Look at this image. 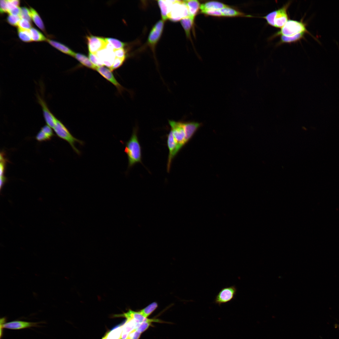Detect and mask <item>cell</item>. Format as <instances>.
Masks as SVG:
<instances>
[{
    "mask_svg": "<svg viewBox=\"0 0 339 339\" xmlns=\"http://www.w3.org/2000/svg\"><path fill=\"white\" fill-rule=\"evenodd\" d=\"M167 142L169 150L167 170L169 173L170 170L172 160L180 150L171 130L167 136Z\"/></svg>",
    "mask_w": 339,
    "mask_h": 339,
    "instance_id": "obj_9",
    "label": "cell"
},
{
    "mask_svg": "<svg viewBox=\"0 0 339 339\" xmlns=\"http://www.w3.org/2000/svg\"><path fill=\"white\" fill-rule=\"evenodd\" d=\"M123 324L115 327L107 332L104 336L106 339H121Z\"/></svg>",
    "mask_w": 339,
    "mask_h": 339,
    "instance_id": "obj_24",
    "label": "cell"
},
{
    "mask_svg": "<svg viewBox=\"0 0 339 339\" xmlns=\"http://www.w3.org/2000/svg\"><path fill=\"white\" fill-rule=\"evenodd\" d=\"M103 65L110 69L116 57L114 50L107 47L96 54Z\"/></svg>",
    "mask_w": 339,
    "mask_h": 339,
    "instance_id": "obj_12",
    "label": "cell"
},
{
    "mask_svg": "<svg viewBox=\"0 0 339 339\" xmlns=\"http://www.w3.org/2000/svg\"><path fill=\"white\" fill-rule=\"evenodd\" d=\"M102 339H106V338H105V337H103V338H102Z\"/></svg>",
    "mask_w": 339,
    "mask_h": 339,
    "instance_id": "obj_48",
    "label": "cell"
},
{
    "mask_svg": "<svg viewBox=\"0 0 339 339\" xmlns=\"http://www.w3.org/2000/svg\"><path fill=\"white\" fill-rule=\"evenodd\" d=\"M189 16L184 1L175 0L171 6L168 15V19L177 22Z\"/></svg>",
    "mask_w": 339,
    "mask_h": 339,
    "instance_id": "obj_4",
    "label": "cell"
},
{
    "mask_svg": "<svg viewBox=\"0 0 339 339\" xmlns=\"http://www.w3.org/2000/svg\"><path fill=\"white\" fill-rule=\"evenodd\" d=\"M126 319L125 322L123 324L121 339H127L130 332L135 329L140 324L135 320L130 318Z\"/></svg>",
    "mask_w": 339,
    "mask_h": 339,
    "instance_id": "obj_16",
    "label": "cell"
},
{
    "mask_svg": "<svg viewBox=\"0 0 339 339\" xmlns=\"http://www.w3.org/2000/svg\"><path fill=\"white\" fill-rule=\"evenodd\" d=\"M38 323L31 322L21 321H14L4 323L1 326L2 328L13 330H19L33 326H37Z\"/></svg>",
    "mask_w": 339,
    "mask_h": 339,
    "instance_id": "obj_14",
    "label": "cell"
},
{
    "mask_svg": "<svg viewBox=\"0 0 339 339\" xmlns=\"http://www.w3.org/2000/svg\"><path fill=\"white\" fill-rule=\"evenodd\" d=\"M158 307V303L155 302H153L138 312L144 317L147 318Z\"/></svg>",
    "mask_w": 339,
    "mask_h": 339,
    "instance_id": "obj_28",
    "label": "cell"
},
{
    "mask_svg": "<svg viewBox=\"0 0 339 339\" xmlns=\"http://www.w3.org/2000/svg\"><path fill=\"white\" fill-rule=\"evenodd\" d=\"M203 13L213 16H223L222 14L220 9L208 11L205 12Z\"/></svg>",
    "mask_w": 339,
    "mask_h": 339,
    "instance_id": "obj_42",
    "label": "cell"
},
{
    "mask_svg": "<svg viewBox=\"0 0 339 339\" xmlns=\"http://www.w3.org/2000/svg\"><path fill=\"white\" fill-rule=\"evenodd\" d=\"M228 7V5L222 3L211 1L201 4L200 9L201 12L203 13L206 11L215 10H219Z\"/></svg>",
    "mask_w": 339,
    "mask_h": 339,
    "instance_id": "obj_19",
    "label": "cell"
},
{
    "mask_svg": "<svg viewBox=\"0 0 339 339\" xmlns=\"http://www.w3.org/2000/svg\"><path fill=\"white\" fill-rule=\"evenodd\" d=\"M9 1L15 6L19 7L20 4V1L17 0H9Z\"/></svg>",
    "mask_w": 339,
    "mask_h": 339,
    "instance_id": "obj_47",
    "label": "cell"
},
{
    "mask_svg": "<svg viewBox=\"0 0 339 339\" xmlns=\"http://www.w3.org/2000/svg\"><path fill=\"white\" fill-rule=\"evenodd\" d=\"M338 327H339V326H338Z\"/></svg>",
    "mask_w": 339,
    "mask_h": 339,
    "instance_id": "obj_49",
    "label": "cell"
},
{
    "mask_svg": "<svg viewBox=\"0 0 339 339\" xmlns=\"http://www.w3.org/2000/svg\"><path fill=\"white\" fill-rule=\"evenodd\" d=\"M114 52L116 57L125 59H126V51L123 48L114 50Z\"/></svg>",
    "mask_w": 339,
    "mask_h": 339,
    "instance_id": "obj_40",
    "label": "cell"
},
{
    "mask_svg": "<svg viewBox=\"0 0 339 339\" xmlns=\"http://www.w3.org/2000/svg\"><path fill=\"white\" fill-rule=\"evenodd\" d=\"M36 96L38 102L41 106L43 117L46 124L53 129L57 119L50 110L44 99L37 93Z\"/></svg>",
    "mask_w": 339,
    "mask_h": 339,
    "instance_id": "obj_10",
    "label": "cell"
},
{
    "mask_svg": "<svg viewBox=\"0 0 339 339\" xmlns=\"http://www.w3.org/2000/svg\"><path fill=\"white\" fill-rule=\"evenodd\" d=\"M89 58L91 62L97 67L103 66L102 62L96 54L89 53Z\"/></svg>",
    "mask_w": 339,
    "mask_h": 339,
    "instance_id": "obj_34",
    "label": "cell"
},
{
    "mask_svg": "<svg viewBox=\"0 0 339 339\" xmlns=\"http://www.w3.org/2000/svg\"><path fill=\"white\" fill-rule=\"evenodd\" d=\"M7 181V178L5 177L4 176H0V190L1 191L2 189L4 186L5 183Z\"/></svg>",
    "mask_w": 339,
    "mask_h": 339,
    "instance_id": "obj_46",
    "label": "cell"
},
{
    "mask_svg": "<svg viewBox=\"0 0 339 339\" xmlns=\"http://www.w3.org/2000/svg\"><path fill=\"white\" fill-rule=\"evenodd\" d=\"M86 38L89 52L93 54L105 49L108 44L106 38L90 35Z\"/></svg>",
    "mask_w": 339,
    "mask_h": 339,
    "instance_id": "obj_8",
    "label": "cell"
},
{
    "mask_svg": "<svg viewBox=\"0 0 339 339\" xmlns=\"http://www.w3.org/2000/svg\"><path fill=\"white\" fill-rule=\"evenodd\" d=\"M53 129L59 137L69 143L75 152L78 155L81 154V151L76 147L75 144L77 143L80 145L83 146L85 144L83 141L74 137L62 122L58 119Z\"/></svg>",
    "mask_w": 339,
    "mask_h": 339,
    "instance_id": "obj_2",
    "label": "cell"
},
{
    "mask_svg": "<svg viewBox=\"0 0 339 339\" xmlns=\"http://www.w3.org/2000/svg\"><path fill=\"white\" fill-rule=\"evenodd\" d=\"M237 289L235 285L222 288L215 296L213 303L220 306L230 302L235 298Z\"/></svg>",
    "mask_w": 339,
    "mask_h": 339,
    "instance_id": "obj_6",
    "label": "cell"
},
{
    "mask_svg": "<svg viewBox=\"0 0 339 339\" xmlns=\"http://www.w3.org/2000/svg\"><path fill=\"white\" fill-rule=\"evenodd\" d=\"M174 0H158L157 3L160 8L162 20L165 21L168 19V15L170 7Z\"/></svg>",
    "mask_w": 339,
    "mask_h": 339,
    "instance_id": "obj_17",
    "label": "cell"
},
{
    "mask_svg": "<svg viewBox=\"0 0 339 339\" xmlns=\"http://www.w3.org/2000/svg\"><path fill=\"white\" fill-rule=\"evenodd\" d=\"M304 34L301 33L291 36L281 35V42L282 43H290L297 41L303 38Z\"/></svg>",
    "mask_w": 339,
    "mask_h": 339,
    "instance_id": "obj_31",
    "label": "cell"
},
{
    "mask_svg": "<svg viewBox=\"0 0 339 339\" xmlns=\"http://www.w3.org/2000/svg\"><path fill=\"white\" fill-rule=\"evenodd\" d=\"M18 26V28L27 30H30L32 28L30 21L25 19H21L19 21Z\"/></svg>",
    "mask_w": 339,
    "mask_h": 339,
    "instance_id": "obj_36",
    "label": "cell"
},
{
    "mask_svg": "<svg viewBox=\"0 0 339 339\" xmlns=\"http://www.w3.org/2000/svg\"><path fill=\"white\" fill-rule=\"evenodd\" d=\"M0 2L1 13L8 12L7 0H1Z\"/></svg>",
    "mask_w": 339,
    "mask_h": 339,
    "instance_id": "obj_44",
    "label": "cell"
},
{
    "mask_svg": "<svg viewBox=\"0 0 339 339\" xmlns=\"http://www.w3.org/2000/svg\"><path fill=\"white\" fill-rule=\"evenodd\" d=\"M29 30L32 41H42L47 40V39L45 36L36 28L32 27Z\"/></svg>",
    "mask_w": 339,
    "mask_h": 339,
    "instance_id": "obj_27",
    "label": "cell"
},
{
    "mask_svg": "<svg viewBox=\"0 0 339 339\" xmlns=\"http://www.w3.org/2000/svg\"><path fill=\"white\" fill-rule=\"evenodd\" d=\"M164 22L162 19L157 21L153 26L149 33L147 43L154 53L156 46L163 33Z\"/></svg>",
    "mask_w": 339,
    "mask_h": 339,
    "instance_id": "obj_7",
    "label": "cell"
},
{
    "mask_svg": "<svg viewBox=\"0 0 339 339\" xmlns=\"http://www.w3.org/2000/svg\"><path fill=\"white\" fill-rule=\"evenodd\" d=\"M125 60L116 57L112 67L110 69L112 71L118 68L122 65Z\"/></svg>",
    "mask_w": 339,
    "mask_h": 339,
    "instance_id": "obj_39",
    "label": "cell"
},
{
    "mask_svg": "<svg viewBox=\"0 0 339 339\" xmlns=\"http://www.w3.org/2000/svg\"><path fill=\"white\" fill-rule=\"evenodd\" d=\"M36 139L39 142L50 140L51 137L45 133L41 129L37 133L35 137Z\"/></svg>",
    "mask_w": 339,
    "mask_h": 339,
    "instance_id": "obj_37",
    "label": "cell"
},
{
    "mask_svg": "<svg viewBox=\"0 0 339 339\" xmlns=\"http://www.w3.org/2000/svg\"><path fill=\"white\" fill-rule=\"evenodd\" d=\"M137 132L138 128L135 127L133 129L131 137L127 141L124 143L121 141L125 145L124 151L127 157L128 170L137 163L142 164V148L139 141Z\"/></svg>",
    "mask_w": 339,
    "mask_h": 339,
    "instance_id": "obj_1",
    "label": "cell"
},
{
    "mask_svg": "<svg viewBox=\"0 0 339 339\" xmlns=\"http://www.w3.org/2000/svg\"><path fill=\"white\" fill-rule=\"evenodd\" d=\"M51 128V127L47 125L42 127L40 129L51 137H52L54 134Z\"/></svg>",
    "mask_w": 339,
    "mask_h": 339,
    "instance_id": "obj_43",
    "label": "cell"
},
{
    "mask_svg": "<svg viewBox=\"0 0 339 339\" xmlns=\"http://www.w3.org/2000/svg\"><path fill=\"white\" fill-rule=\"evenodd\" d=\"M19 16L21 19H25L30 21L32 19L30 9L25 7L21 8Z\"/></svg>",
    "mask_w": 339,
    "mask_h": 339,
    "instance_id": "obj_33",
    "label": "cell"
},
{
    "mask_svg": "<svg viewBox=\"0 0 339 339\" xmlns=\"http://www.w3.org/2000/svg\"><path fill=\"white\" fill-rule=\"evenodd\" d=\"M74 57L83 66L96 70L97 67L93 64L85 55L81 53H75Z\"/></svg>",
    "mask_w": 339,
    "mask_h": 339,
    "instance_id": "obj_23",
    "label": "cell"
},
{
    "mask_svg": "<svg viewBox=\"0 0 339 339\" xmlns=\"http://www.w3.org/2000/svg\"><path fill=\"white\" fill-rule=\"evenodd\" d=\"M96 70L103 77L112 84L116 88L118 93L121 94L126 89L117 80L109 68L104 66L98 67Z\"/></svg>",
    "mask_w": 339,
    "mask_h": 339,
    "instance_id": "obj_11",
    "label": "cell"
},
{
    "mask_svg": "<svg viewBox=\"0 0 339 339\" xmlns=\"http://www.w3.org/2000/svg\"><path fill=\"white\" fill-rule=\"evenodd\" d=\"M21 8H20L19 7H16L9 11L8 13L10 14L19 16Z\"/></svg>",
    "mask_w": 339,
    "mask_h": 339,
    "instance_id": "obj_45",
    "label": "cell"
},
{
    "mask_svg": "<svg viewBox=\"0 0 339 339\" xmlns=\"http://www.w3.org/2000/svg\"><path fill=\"white\" fill-rule=\"evenodd\" d=\"M168 122L171 127L170 130L180 150L187 143L186 141V134L183 122L171 120H169Z\"/></svg>",
    "mask_w": 339,
    "mask_h": 339,
    "instance_id": "obj_5",
    "label": "cell"
},
{
    "mask_svg": "<svg viewBox=\"0 0 339 339\" xmlns=\"http://www.w3.org/2000/svg\"><path fill=\"white\" fill-rule=\"evenodd\" d=\"M47 41L51 46L62 52L73 56L75 53L67 46L58 41L47 39Z\"/></svg>",
    "mask_w": 339,
    "mask_h": 339,
    "instance_id": "obj_21",
    "label": "cell"
},
{
    "mask_svg": "<svg viewBox=\"0 0 339 339\" xmlns=\"http://www.w3.org/2000/svg\"><path fill=\"white\" fill-rule=\"evenodd\" d=\"M223 16L236 17V16H249L245 15L243 13L237 11L229 6L220 9Z\"/></svg>",
    "mask_w": 339,
    "mask_h": 339,
    "instance_id": "obj_26",
    "label": "cell"
},
{
    "mask_svg": "<svg viewBox=\"0 0 339 339\" xmlns=\"http://www.w3.org/2000/svg\"><path fill=\"white\" fill-rule=\"evenodd\" d=\"M183 124L186 134V141L187 143L202 126V123L194 121H188L183 122Z\"/></svg>",
    "mask_w": 339,
    "mask_h": 339,
    "instance_id": "obj_15",
    "label": "cell"
},
{
    "mask_svg": "<svg viewBox=\"0 0 339 339\" xmlns=\"http://www.w3.org/2000/svg\"><path fill=\"white\" fill-rule=\"evenodd\" d=\"M113 317H123L126 319H132L137 320L140 323L147 320L148 319L144 317L138 311H135L131 309H129L128 311L126 313L121 314L115 315Z\"/></svg>",
    "mask_w": 339,
    "mask_h": 339,
    "instance_id": "obj_18",
    "label": "cell"
},
{
    "mask_svg": "<svg viewBox=\"0 0 339 339\" xmlns=\"http://www.w3.org/2000/svg\"><path fill=\"white\" fill-rule=\"evenodd\" d=\"M141 333L133 330L129 334L127 339H138Z\"/></svg>",
    "mask_w": 339,
    "mask_h": 339,
    "instance_id": "obj_41",
    "label": "cell"
},
{
    "mask_svg": "<svg viewBox=\"0 0 339 339\" xmlns=\"http://www.w3.org/2000/svg\"><path fill=\"white\" fill-rule=\"evenodd\" d=\"M31 19L36 25L41 30L45 32V28L43 22L37 12L32 8H30Z\"/></svg>",
    "mask_w": 339,
    "mask_h": 339,
    "instance_id": "obj_25",
    "label": "cell"
},
{
    "mask_svg": "<svg viewBox=\"0 0 339 339\" xmlns=\"http://www.w3.org/2000/svg\"><path fill=\"white\" fill-rule=\"evenodd\" d=\"M18 34L19 38L23 41L29 42L32 41L29 30L18 28Z\"/></svg>",
    "mask_w": 339,
    "mask_h": 339,
    "instance_id": "obj_30",
    "label": "cell"
},
{
    "mask_svg": "<svg viewBox=\"0 0 339 339\" xmlns=\"http://www.w3.org/2000/svg\"><path fill=\"white\" fill-rule=\"evenodd\" d=\"M188 9L189 16L195 17L200 8L198 1L196 0H184Z\"/></svg>",
    "mask_w": 339,
    "mask_h": 339,
    "instance_id": "obj_22",
    "label": "cell"
},
{
    "mask_svg": "<svg viewBox=\"0 0 339 339\" xmlns=\"http://www.w3.org/2000/svg\"><path fill=\"white\" fill-rule=\"evenodd\" d=\"M309 33L306 28V25L301 21L288 20L276 35L291 36L301 33Z\"/></svg>",
    "mask_w": 339,
    "mask_h": 339,
    "instance_id": "obj_3",
    "label": "cell"
},
{
    "mask_svg": "<svg viewBox=\"0 0 339 339\" xmlns=\"http://www.w3.org/2000/svg\"><path fill=\"white\" fill-rule=\"evenodd\" d=\"M153 322H162L159 320L148 319L147 320L140 323L134 329L136 331L142 333L146 331L151 325V323Z\"/></svg>",
    "mask_w": 339,
    "mask_h": 339,
    "instance_id": "obj_29",
    "label": "cell"
},
{
    "mask_svg": "<svg viewBox=\"0 0 339 339\" xmlns=\"http://www.w3.org/2000/svg\"><path fill=\"white\" fill-rule=\"evenodd\" d=\"M194 17L189 16L180 20V23L185 30L186 36L191 38V30L193 25Z\"/></svg>",
    "mask_w": 339,
    "mask_h": 339,
    "instance_id": "obj_20",
    "label": "cell"
},
{
    "mask_svg": "<svg viewBox=\"0 0 339 339\" xmlns=\"http://www.w3.org/2000/svg\"><path fill=\"white\" fill-rule=\"evenodd\" d=\"M290 3H288L281 8L276 10L274 20V27L281 28L288 20L287 10Z\"/></svg>",
    "mask_w": 339,
    "mask_h": 339,
    "instance_id": "obj_13",
    "label": "cell"
},
{
    "mask_svg": "<svg viewBox=\"0 0 339 339\" xmlns=\"http://www.w3.org/2000/svg\"><path fill=\"white\" fill-rule=\"evenodd\" d=\"M276 13V11H273L268 14L266 16L263 17L266 21L267 23L270 25L275 27L274 20Z\"/></svg>",
    "mask_w": 339,
    "mask_h": 339,
    "instance_id": "obj_38",
    "label": "cell"
},
{
    "mask_svg": "<svg viewBox=\"0 0 339 339\" xmlns=\"http://www.w3.org/2000/svg\"><path fill=\"white\" fill-rule=\"evenodd\" d=\"M19 16L9 14L7 18L8 22L13 26H18V24L21 19Z\"/></svg>",
    "mask_w": 339,
    "mask_h": 339,
    "instance_id": "obj_35",
    "label": "cell"
},
{
    "mask_svg": "<svg viewBox=\"0 0 339 339\" xmlns=\"http://www.w3.org/2000/svg\"><path fill=\"white\" fill-rule=\"evenodd\" d=\"M107 42L110 45L114 50L123 48L126 44L116 39L112 38H106Z\"/></svg>",
    "mask_w": 339,
    "mask_h": 339,
    "instance_id": "obj_32",
    "label": "cell"
}]
</instances>
